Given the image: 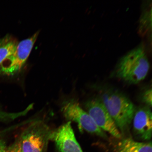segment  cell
<instances>
[{"label": "cell", "mask_w": 152, "mask_h": 152, "mask_svg": "<svg viewBox=\"0 0 152 152\" xmlns=\"http://www.w3.org/2000/svg\"><path fill=\"white\" fill-rule=\"evenodd\" d=\"M148 51L143 42L129 51L117 62L114 75L130 84H137L144 80L151 66Z\"/></svg>", "instance_id": "obj_1"}, {"label": "cell", "mask_w": 152, "mask_h": 152, "mask_svg": "<svg viewBox=\"0 0 152 152\" xmlns=\"http://www.w3.org/2000/svg\"><path fill=\"white\" fill-rule=\"evenodd\" d=\"M98 98L113 119L121 134L128 130L134 118L136 108L126 96L112 88L101 90Z\"/></svg>", "instance_id": "obj_2"}, {"label": "cell", "mask_w": 152, "mask_h": 152, "mask_svg": "<svg viewBox=\"0 0 152 152\" xmlns=\"http://www.w3.org/2000/svg\"><path fill=\"white\" fill-rule=\"evenodd\" d=\"M53 130L42 121H33L17 138L22 152H47Z\"/></svg>", "instance_id": "obj_3"}, {"label": "cell", "mask_w": 152, "mask_h": 152, "mask_svg": "<svg viewBox=\"0 0 152 152\" xmlns=\"http://www.w3.org/2000/svg\"><path fill=\"white\" fill-rule=\"evenodd\" d=\"M61 107L62 113L65 118L68 121L77 123L80 132L85 130L102 138H107L104 131L98 126L88 113L82 109L75 101H66L62 104Z\"/></svg>", "instance_id": "obj_4"}, {"label": "cell", "mask_w": 152, "mask_h": 152, "mask_svg": "<svg viewBox=\"0 0 152 152\" xmlns=\"http://www.w3.org/2000/svg\"><path fill=\"white\" fill-rule=\"evenodd\" d=\"M39 33V31L36 32L31 37L18 43L14 53L3 64L1 73L12 75L20 71L29 56Z\"/></svg>", "instance_id": "obj_5"}, {"label": "cell", "mask_w": 152, "mask_h": 152, "mask_svg": "<svg viewBox=\"0 0 152 152\" xmlns=\"http://www.w3.org/2000/svg\"><path fill=\"white\" fill-rule=\"evenodd\" d=\"M86 112L98 126L110 133L116 138L121 135L115 122L102 102L98 98L89 100L85 104Z\"/></svg>", "instance_id": "obj_6"}, {"label": "cell", "mask_w": 152, "mask_h": 152, "mask_svg": "<svg viewBox=\"0 0 152 152\" xmlns=\"http://www.w3.org/2000/svg\"><path fill=\"white\" fill-rule=\"evenodd\" d=\"M71 124V121H68L52 131L50 140L54 142L58 152H83L76 139Z\"/></svg>", "instance_id": "obj_7"}, {"label": "cell", "mask_w": 152, "mask_h": 152, "mask_svg": "<svg viewBox=\"0 0 152 152\" xmlns=\"http://www.w3.org/2000/svg\"><path fill=\"white\" fill-rule=\"evenodd\" d=\"M132 121L133 133L136 138L143 140L151 139L152 115L150 107L144 106L136 110Z\"/></svg>", "instance_id": "obj_8"}, {"label": "cell", "mask_w": 152, "mask_h": 152, "mask_svg": "<svg viewBox=\"0 0 152 152\" xmlns=\"http://www.w3.org/2000/svg\"><path fill=\"white\" fill-rule=\"evenodd\" d=\"M117 139L112 144L113 152H152L151 142H138L130 137Z\"/></svg>", "instance_id": "obj_9"}, {"label": "cell", "mask_w": 152, "mask_h": 152, "mask_svg": "<svg viewBox=\"0 0 152 152\" xmlns=\"http://www.w3.org/2000/svg\"><path fill=\"white\" fill-rule=\"evenodd\" d=\"M152 1H143L138 22V32L142 37L147 38L149 45H151Z\"/></svg>", "instance_id": "obj_10"}, {"label": "cell", "mask_w": 152, "mask_h": 152, "mask_svg": "<svg viewBox=\"0 0 152 152\" xmlns=\"http://www.w3.org/2000/svg\"><path fill=\"white\" fill-rule=\"evenodd\" d=\"M18 43L16 39L10 35L0 39V73L3 64L14 53Z\"/></svg>", "instance_id": "obj_11"}, {"label": "cell", "mask_w": 152, "mask_h": 152, "mask_svg": "<svg viewBox=\"0 0 152 152\" xmlns=\"http://www.w3.org/2000/svg\"><path fill=\"white\" fill-rule=\"evenodd\" d=\"M22 115L21 112L16 113H9L0 110V121H7L13 120L21 116Z\"/></svg>", "instance_id": "obj_12"}, {"label": "cell", "mask_w": 152, "mask_h": 152, "mask_svg": "<svg viewBox=\"0 0 152 152\" xmlns=\"http://www.w3.org/2000/svg\"><path fill=\"white\" fill-rule=\"evenodd\" d=\"M142 102L146 104V106L151 107L152 106V89H148L145 91L142 96Z\"/></svg>", "instance_id": "obj_13"}, {"label": "cell", "mask_w": 152, "mask_h": 152, "mask_svg": "<svg viewBox=\"0 0 152 152\" xmlns=\"http://www.w3.org/2000/svg\"><path fill=\"white\" fill-rule=\"evenodd\" d=\"M7 152H22L21 149L19 146L18 142L15 141L12 145L7 148Z\"/></svg>", "instance_id": "obj_14"}, {"label": "cell", "mask_w": 152, "mask_h": 152, "mask_svg": "<svg viewBox=\"0 0 152 152\" xmlns=\"http://www.w3.org/2000/svg\"><path fill=\"white\" fill-rule=\"evenodd\" d=\"M0 152H7V148L5 142L0 137Z\"/></svg>", "instance_id": "obj_15"}]
</instances>
